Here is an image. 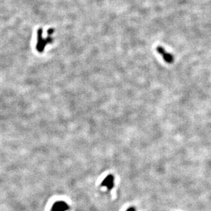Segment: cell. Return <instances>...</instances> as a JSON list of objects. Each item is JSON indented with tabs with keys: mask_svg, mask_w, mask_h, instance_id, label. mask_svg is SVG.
Here are the masks:
<instances>
[{
	"mask_svg": "<svg viewBox=\"0 0 211 211\" xmlns=\"http://www.w3.org/2000/svg\"><path fill=\"white\" fill-rule=\"evenodd\" d=\"M157 51L158 52V53L160 55H161L162 56V58H163L164 60L166 62L169 63V64H171L173 63V56H172L171 54L169 53H167L165 51V50L163 47H157Z\"/></svg>",
	"mask_w": 211,
	"mask_h": 211,
	"instance_id": "cell-3",
	"label": "cell"
},
{
	"mask_svg": "<svg viewBox=\"0 0 211 211\" xmlns=\"http://www.w3.org/2000/svg\"><path fill=\"white\" fill-rule=\"evenodd\" d=\"M43 29L40 28L38 29L37 33V45H36V49L40 53H42L44 51V49L48 43H52L53 38L52 37H47L46 39H43Z\"/></svg>",
	"mask_w": 211,
	"mask_h": 211,
	"instance_id": "cell-1",
	"label": "cell"
},
{
	"mask_svg": "<svg viewBox=\"0 0 211 211\" xmlns=\"http://www.w3.org/2000/svg\"><path fill=\"white\" fill-rule=\"evenodd\" d=\"M114 176L110 174L103 180V182H102V187H107V189L108 190H111L114 187Z\"/></svg>",
	"mask_w": 211,
	"mask_h": 211,
	"instance_id": "cell-4",
	"label": "cell"
},
{
	"mask_svg": "<svg viewBox=\"0 0 211 211\" xmlns=\"http://www.w3.org/2000/svg\"><path fill=\"white\" fill-rule=\"evenodd\" d=\"M54 29H49V30L47 31V34H48V35H52V34L54 33Z\"/></svg>",
	"mask_w": 211,
	"mask_h": 211,
	"instance_id": "cell-5",
	"label": "cell"
},
{
	"mask_svg": "<svg viewBox=\"0 0 211 211\" xmlns=\"http://www.w3.org/2000/svg\"><path fill=\"white\" fill-rule=\"evenodd\" d=\"M69 210V206L64 201H58L52 206L51 211H66Z\"/></svg>",
	"mask_w": 211,
	"mask_h": 211,
	"instance_id": "cell-2",
	"label": "cell"
},
{
	"mask_svg": "<svg viewBox=\"0 0 211 211\" xmlns=\"http://www.w3.org/2000/svg\"><path fill=\"white\" fill-rule=\"evenodd\" d=\"M126 211H136V209L134 207H130L128 208V209Z\"/></svg>",
	"mask_w": 211,
	"mask_h": 211,
	"instance_id": "cell-6",
	"label": "cell"
}]
</instances>
